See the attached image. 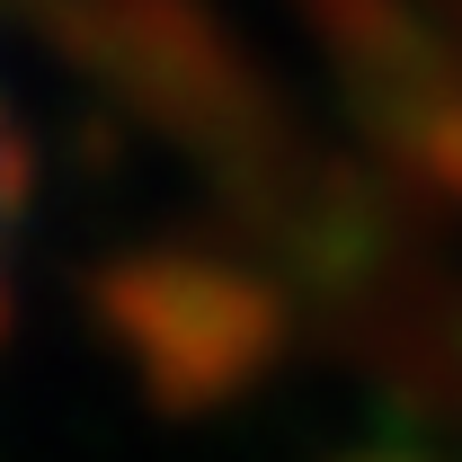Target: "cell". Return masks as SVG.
<instances>
[{
  "mask_svg": "<svg viewBox=\"0 0 462 462\" xmlns=\"http://www.w3.org/2000/svg\"><path fill=\"white\" fill-rule=\"evenodd\" d=\"M0 205H9V187H0Z\"/></svg>",
  "mask_w": 462,
  "mask_h": 462,
  "instance_id": "obj_1",
  "label": "cell"
}]
</instances>
